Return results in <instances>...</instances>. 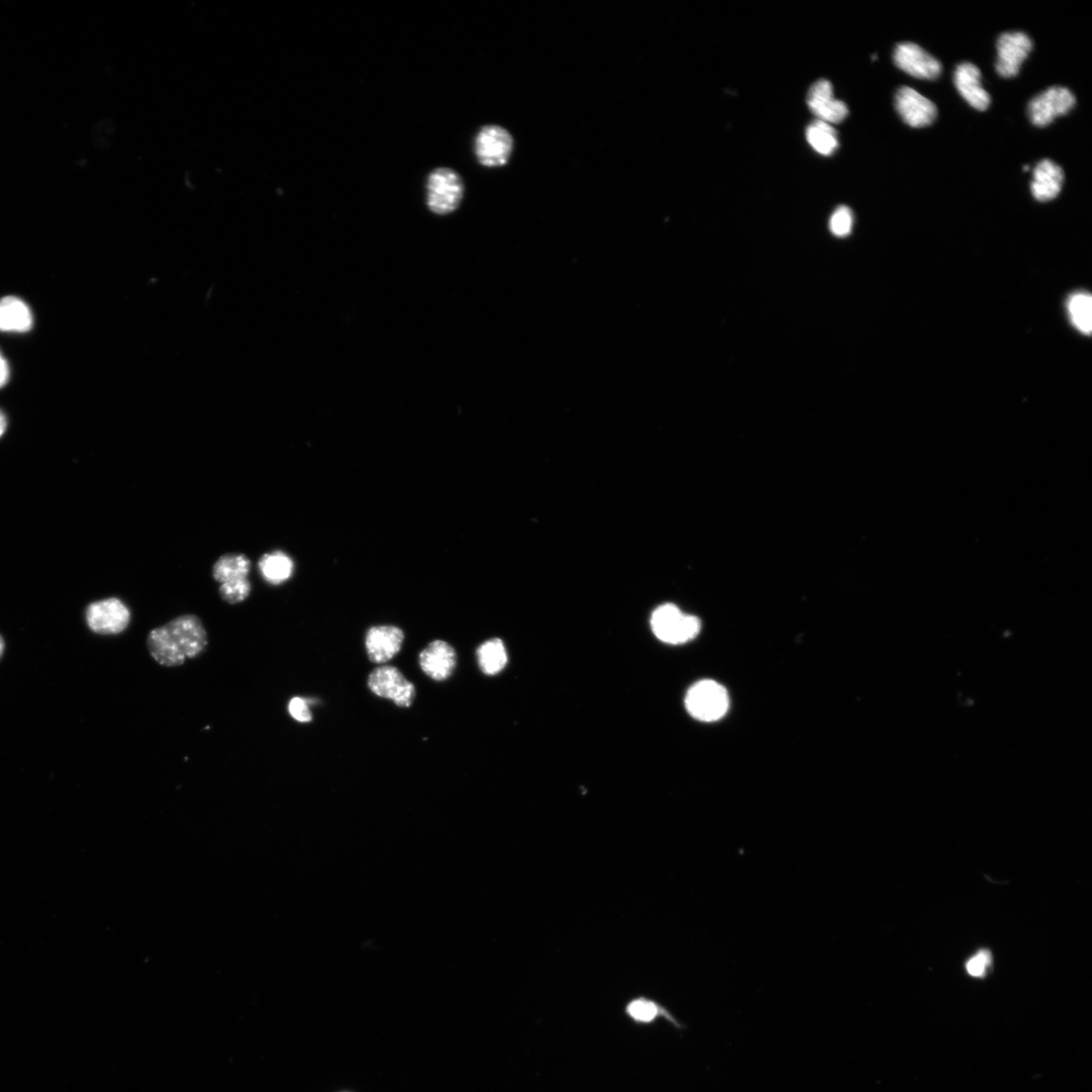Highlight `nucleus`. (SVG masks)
<instances>
[{"instance_id": "15", "label": "nucleus", "mask_w": 1092, "mask_h": 1092, "mask_svg": "<svg viewBox=\"0 0 1092 1092\" xmlns=\"http://www.w3.org/2000/svg\"><path fill=\"white\" fill-rule=\"evenodd\" d=\"M420 666L431 679L446 680L451 676L456 666L455 650L444 641H435L421 652Z\"/></svg>"}, {"instance_id": "27", "label": "nucleus", "mask_w": 1092, "mask_h": 1092, "mask_svg": "<svg viewBox=\"0 0 1092 1092\" xmlns=\"http://www.w3.org/2000/svg\"><path fill=\"white\" fill-rule=\"evenodd\" d=\"M289 712L291 717L299 723H310L312 721V713L310 704L307 699L301 698H294L289 704Z\"/></svg>"}, {"instance_id": "24", "label": "nucleus", "mask_w": 1092, "mask_h": 1092, "mask_svg": "<svg viewBox=\"0 0 1092 1092\" xmlns=\"http://www.w3.org/2000/svg\"><path fill=\"white\" fill-rule=\"evenodd\" d=\"M251 589L248 579L232 581L221 585L220 596L229 604H240L249 597Z\"/></svg>"}, {"instance_id": "29", "label": "nucleus", "mask_w": 1092, "mask_h": 1092, "mask_svg": "<svg viewBox=\"0 0 1092 1092\" xmlns=\"http://www.w3.org/2000/svg\"><path fill=\"white\" fill-rule=\"evenodd\" d=\"M7 425H8V423H7L6 416L2 411H0V437H2L3 434L5 433V431L7 429Z\"/></svg>"}, {"instance_id": "1", "label": "nucleus", "mask_w": 1092, "mask_h": 1092, "mask_svg": "<svg viewBox=\"0 0 1092 1092\" xmlns=\"http://www.w3.org/2000/svg\"><path fill=\"white\" fill-rule=\"evenodd\" d=\"M208 647V634L200 619L185 614L157 627L148 634L147 648L151 657L166 668L183 666L201 655Z\"/></svg>"}, {"instance_id": "5", "label": "nucleus", "mask_w": 1092, "mask_h": 1092, "mask_svg": "<svg viewBox=\"0 0 1092 1092\" xmlns=\"http://www.w3.org/2000/svg\"><path fill=\"white\" fill-rule=\"evenodd\" d=\"M513 148L514 140L511 134L501 126H485L474 138L473 150L476 161L487 168L506 165Z\"/></svg>"}, {"instance_id": "25", "label": "nucleus", "mask_w": 1092, "mask_h": 1092, "mask_svg": "<svg viewBox=\"0 0 1092 1092\" xmlns=\"http://www.w3.org/2000/svg\"><path fill=\"white\" fill-rule=\"evenodd\" d=\"M852 224L853 216L851 211L848 207L842 206L830 216L829 229L833 235L845 237L851 233Z\"/></svg>"}, {"instance_id": "9", "label": "nucleus", "mask_w": 1092, "mask_h": 1092, "mask_svg": "<svg viewBox=\"0 0 1092 1092\" xmlns=\"http://www.w3.org/2000/svg\"><path fill=\"white\" fill-rule=\"evenodd\" d=\"M893 61L896 65L912 77L935 81L942 73V64L934 56L915 43H902L897 46Z\"/></svg>"}, {"instance_id": "21", "label": "nucleus", "mask_w": 1092, "mask_h": 1092, "mask_svg": "<svg viewBox=\"0 0 1092 1092\" xmlns=\"http://www.w3.org/2000/svg\"><path fill=\"white\" fill-rule=\"evenodd\" d=\"M478 661L481 670L488 676L502 672L508 663V654L503 642L494 639L483 644L478 649Z\"/></svg>"}, {"instance_id": "23", "label": "nucleus", "mask_w": 1092, "mask_h": 1092, "mask_svg": "<svg viewBox=\"0 0 1092 1092\" xmlns=\"http://www.w3.org/2000/svg\"><path fill=\"white\" fill-rule=\"evenodd\" d=\"M1067 308L1072 324L1082 334L1089 335L1092 330L1091 295L1085 292L1072 294Z\"/></svg>"}, {"instance_id": "16", "label": "nucleus", "mask_w": 1092, "mask_h": 1092, "mask_svg": "<svg viewBox=\"0 0 1092 1092\" xmlns=\"http://www.w3.org/2000/svg\"><path fill=\"white\" fill-rule=\"evenodd\" d=\"M1064 172L1055 163L1044 159L1032 172L1030 191L1037 201L1045 203L1054 200L1062 190Z\"/></svg>"}, {"instance_id": "10", "label": "nucleus", "mask_w": 1092, "mask_h": 1092, "mask_svg": "<svg viewBox=\"0 0 1092 1092\" xmlns=\"http://www.w3.org/2000/svg\"><path fill=\"white\" fill-rule=\"evenodd\" d=\"M998 73L1003 78L1015 77L1032 50L1030 38L1023 32L1004 33L998 39Z\"/></svg>"}, {"instance_id": "20", "label": "nucleus", "mask_w": 1092, "mask_h": 1092, "mask_svg": "<svg viewBox=\"0 0 1092 1092\" xmlns=\"http://www.w3.org/2000/svg\"><path fill=\"white\" fill-rule=\"evenodd\" d=\"M258 567H260L266 581L273 585L288 581L293 571L292 559L283 551H274L263 555Z\"/></svg>"}, {"instance_id": "22", "label": "nucleus", "mask_w": 1092, "mask_h": 1092, "mask_svg": "<svg viewBox=\"0 0 1092 1092\" xmlns=\"http://www.w3.org/2000/svg\"><path fill=\"white\" fill-rule=\"evenodd\" d=\"M806 139L809 145L818 153L829 156L838 149L839 139L831 125L816 120L806 130Z\"/></svg>"}, {"instance_id": "30", "label": "nucleus", "mask_w": 1092, "mask_h": 1092, "mask_svg": "<svg viewBox=\"0 0 1092 1092\" xmlns=\"http://www.w3.org/2000/svg\"><path fill=\"white\" fill-rule=\"evenodd\" d=\"M4 651H5V641L2 637V635H0V658L3 657Z\"/></svg>"}, {"instance_id": "8", "label": "nucleus", "mask_w": 1092, "mask_h": 1092, "mask_svg": "<svg viewBox=\"0 0 1092 1092\" xmlns=\"http://www.w3.org/2000/svg\"><path fill=\"white\" fill-rule=\"evenodd\" d=\"M368 687L376 697L390 699L400 707H410L415 698V687L396 668L384 666L375 669L368 677Z\"/></svg>"}, {"instance_id": "13", "label": "nucleus", "mask_w": 1092, "mask_h": 1092, "mask_svg": "<svg viewBox=\"0 0 1092 1092\" xmlns=\"http://www.w3.org/2000/svg\"><path fill=\"white\" fill-rule=\"evenodd\" d=\"M404 632L395 626H375L367 634L366 646L372 663L385 664L398 653L404 643Z\"/></svg>"}, {"instance_id": "17", "label": "nucleus", "mask_w": 1092, "mask_h": 1092, "mask_svg": "<svg viewBox=\"0 0 1092 1092\" xmlns=\"http://www.w3.org/2000/svg\"><path fill=\"white\" fill-rule=\"evenodd\" d=\"M33 327V315L30 308L15 296L0 300V331L28 332Z\"/></svg>"}, {"instance_id": "7", "label": "nucleus", "mask_w": 1092, "mask_h": 1092, "mask_svg": "<svg viewBox=\"0 0 1092 1092\" xmlns=\"http://www.w3.org/2000/svg\"><path fill=\"white\" fill-rule=\"evenodd\" d=\"M87 622L97 634H120L131 622V612L122 600L109 598L91 603L88 607Z\"/></svg>"}, {"instance_id": "14", "label": "nucleus", "mask_w": 1092, "mask_h": 1092, "mask_svg": "<svg viewBox=\"0 0 1092 1092\" xmlns=\"http://www.w3.org/2000/svg\"><path fill=\"white\" fill-rule=\"evenodd\" d=\"M954 83L957 90L965 101L978 111H986L990 106L991 98L981 83V72L972 63H961L954 74Z\"/></svg>"}, {"instance_id": "6", "label": "nucleus", "mask_w": 1092, "mask_h": 1092, "mask_svg": "<svg viewBox=\"0 0 1092 1092\" xmlns=\"http://www.w3.org/2000/svg\"><path fill=\"white\" fill-rule=\"evenodd\" d=\"M1076 104L1077 98L1068 89L1054 87L1032 98L1028 114L1032 125L1044 128L1054 123L1056 117L1067 114Z\"/></svg>"}, {"instance_id": "3", "label": "nucleus", "mask_w": 1092, "mask_h": 1092, "mask_svg": "<svg viewBox=\"0 0 1092 1092\" xmlns=\"http://www.w3.org/2000/svg\"><path fill=\"white\" fill-rule=\"evenodd\" d=\"M650 626L655 637L668 645H683L697 638L701 622L684 614L677 606L665 604L652 614Z\"/></svg>"}, {"instance_id": "12", "label": "nucleus", "mask_w": 1092, "mask_h": 1092, "mask_svg": "<svg viewBox=\"0 0 1092 1092\" xmlns=\"http://www.w3.org/2000/svg\"><path fill=\"white\" fill-rule=\"evenodd\" d=\"M807 106L819 121L829 125L843 122L849 114L847 105L835 98L833 88L825 79L812 85L807 94Z\"/></svg>"}, {"instance_id": "26", "label": "nucleus", "mask_w": 1092, "mask_h": 1092, "mask_svg": "<svg viewBox=\"0 0 1092 1092\" xmlns=\"http://www.w3.org/2000/svg\"><path fill=\"white\" fill-rule=\"evenodd\" d=\"M991 963L990 952L986 950L980 951L976 956H973L966 964V969L971 977L982 978L988 966Z\"/></svg>"}, {"instance_id": "2", "label": "nucleus", "mask_w": 1092, "mask_h": 1092, "mask_svg": "<svg viewBox=\"0 0 1092 1092\" xmlns=\"http://www.w3.org/2000/svg\"><path fill=\"white\" fill-rule=\"evenodd\" d=\"M464 195L465 184L459 172L448 167H439L429 173L426 181V204L432 213L444 216L458 210Z\"/></svg>"}, {"instance_id": "28", "label": "nucleus", "mask_w": 1092, "mask_h": 1092, "mask_svg": "<svg viewBox=\"0 0 1092 1092\" xmlns=\"http://www.w3.org/2000/svg\"><path fill=\"white\" fill-rule=\"evenodd\" d=\"M10 369L7 361L3 355L0 354V389L5 387L9 382Z\"/></svg>"}, {"instance_id": "18", "label": "nucleus", "mask_w": 1092, "mask_h": 1092, "mask_svg": "<svg viewBox=\"0 0 1092 1092\" xmlns=\"http://www.w3.org/2000/svg\"><path fill=\"white\" fill-rule=\"evenodd\" d=\"M251 562L242 553H227L222 555L213 567V577L224 584L237 580L248 579Z\"/></svg>"}, {"instance_id": "31", "label": "nucleus", "mask_w": 1092, "mask_h": 1092, "mask_svg": "<svg viewBox=\"0 0 1092 1092\" xmlns=\"http://www.w3.org/2000/svg\"><path fill=\"white\" fill-rule=\"evenodd\" d=\"M1029 166H1025V167H1024V171H1025V172L1029 171Z\"/></svg>"}, {"instance_id": "19", "label": "nucleus", "mask_w": 1092, "mask_h": 1092, "mask_svg": "<svg viewBox=\"0 0 1092 1092\" xmlns=\"http://www.w3.org/2000/svg\"><path fill=\"white\" fill-rule=\"evenodd\" d=\"M625 1012L633 1022L638 1024L647 1025L658 1019H666L678 1029L682 1027L663 1005L646 998L632 1000L626 1005Z\"/></svg>"}, {"instance_id": "11", "label": "nucleus", "mask_w": 1092, "mask_h": 1092, "mask_svg": "<svg viewBox=\"0 0 1092 1092\" xmlns=\"http://www.w3.org/2000/svg\"><path fill=\"white\" fill-rule=\"evenodd\" d=\"M896 108L902 121L911 128H925L935 122L938 110L934 103L916 89L901 88L896 94Z\"/></svg>"}, {"instance_id": "4", "label": "nucleus", "mask_w": 1092, "mask_h": 1092, "mask_svg": "<svg viewBox=\"0 0 1092 1092\" xmlns=\"http://www.w3.org/2000/svg\"><path fill=\"white\" fill-rule=\"evenodd\" d=\"M685 705L690 716L695 720L717 722L723 719L728 710V693L720 683L703 680L690 688Z\"/></svg>"}]
</instances>
